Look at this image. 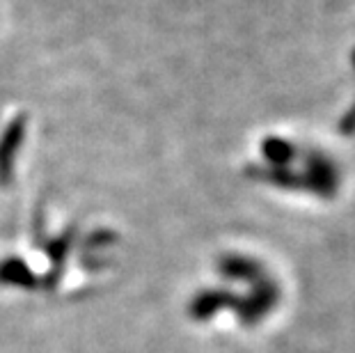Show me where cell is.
I'll use <instances>...</instances> for the list:
<instances>
[{
  "label": "cell",
  "instance_id": "1",
  "mask_svg": "<svg viewBox=\"0 0 355 353\" xmlns=\"http://www.w3.org/2000/svg\"><path fill=\"white\" fill-rule=\"evenodd\" d=\"M24 140V119H17L12 122V126L7 129V133L0 140V175L7 177L10 175V161L14 159L17 149Z\"/></svg>",
  "mask_w": 355,
  "mask_h": 353
}]
</instances>
